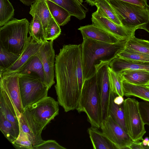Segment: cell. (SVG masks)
Instances as JSON below:
<instances>
[{"label":"cell","instance_id":"obj_29","mask_svg":"<svg viewBox=\"0 0 149 149\" xmlns=\"http://www.w3.org/2000/svg\"><path fill=\"white\" fill-rule=\"evenodd\" d=\"M95 6L103 15L114 23L122 25L117 15L108 0H97Z\"/></svg>","mask_w":149,"mask_h":149},{"label":"cell","instance_id":"obj_3","mask_svg":"<svg viewBox=\"0 0 149 149\" xmlns=\"http://www.w3.org/2000/svg\"><path fill=\"white\" fill-rule=\"evenodd\" d=\"M30 23L26 18H13L0 28V45L6 50L20 55L28 41Z\"/></svg>","mask_w":149,"mask_h":149},{"label":"cell","instance_id":"obj_48","mask_svg":"<svg viewBox=\"0 0 149 149\" xmlns=\"http://www.w3.org/2000/svg\"><path fill=\"white\" fill-rule=\"evenodd\" d=\"M147 87L149 88V84H148L146 86Z\"/></svg>","mask_w":149,"mask_h":149},{"label":"cell","instance_id":"obj_26","mask_svg":"<svg viewBox=\"0 0 149 149\" xmlns=\"http://www.w3.org/2000/svg\"><path fill=\"white\" fill-rule=\"evenodd\" d=\"M32 16L33 17L29 28V36L34 41L43 44L48 40L45 38L44 30L41 20L36 14H34Z\"/></svg>","mask_w":149,"mask_h":149},{"label":"cell","instance_id":"obj_19","mask_svg":"<svg viewBox=\"0 0 149 149\" xmlns=\"http://www.w3.org/2000/svg\"><path fill=\"white\" fill-rule=\"evenodd\" d=\"M98 128L91 127L88 131L93 149H117L102 132Z\"/></svg>","mask_w":149,"mask_h":149},{"label":"cell","instance_id":"obj_2","mask_svg":"<svg viewBox=\"0 0 149 149\" xmlns=\"http://www.w3.org/2000/svg\"><path fill=\"white\" fill-rule=\"evenodd\" d=\"M127 40L114 43L83 39L81 58L84 82L93 77L102 67L108 64L125 48Z\"/></svg>","mask_w":149,"mask_h":149},{"label":"cell","instance_id":"obj_34","mask_svg":"<svg viewBox=\"0 0 149 149\" xmlns=\"http://www.w3.org/2000/svg\"><path fill=\"white\" fill-rule=\"evenodd\" d=\"M117 57L132 61L149 62V56L125 48L118 54Z\"/></svg>","mask_w":149,"mask_h":149},{"label":"cell","instance_id":"obj_4","mask_svg":"<svg viewBox=\"0 0 149 149\" xmlns=\"http://www.w3.org/2000/svg\"><path fill=\"white\" fill-rule=\"evenodd\" d=\"M76 109L84 112L91 127L99 128L102 122L101 99L96 74L84 83L80 97Z\"/></svg>","mask_w":149,"mask_h":149},{"label":"cell","instance_id":"obj_9","mask_svg":"<svg viewBox=\"0 0 149 149\" xmlns=\"http://www.w3.org/2000/svg\"><path fill=\"white\" fill-rule=\"evenodd\" d=\"M102 132L117 149H128L134 141L128 133L109 115L102 121Z\"/></svg>","mask_w":149,"mask_h":149},{"label":"cell","instance_id":"obj_18","mask_svg":"<svg viewBox=\"0 0 149 149\" xmlns=\"http://www.w3.org/2000/svg\"><path fill=\"white\" fill-rule=\"evenodd\" d=\"M108 66L114 72L120 74L128 70H145L149 71V62L129 60L117 57L109 64Z\"/></svg>","mask_w":149,"mask_h":149},{"label":"cell","instance_id":"obj_36","mask_svg":"<svg viewBox=\"0 0 149 149\" xmlns=\"http://www.w3.org/2000/svg\"><path fill=\"white\" fill-rule=\"evenodd\" d=\"M12 144L19 149H33V145L26 134L20 127V132L17 139Z\"/></svg>","mask_w":149,"mask_h":149},{"label":"cell","instance_id":"obj_31","mask_svg":"<svg viewBox=\"0 0 149 149\" xmlns=\"http://www.w3.org/2000/svg\"><path fill=\"white\" fill-rule=\"evenodd\" d=\"M108 71L112 91L117 95L123 97L124 96L123 79L121 75L114 72L109 66Z\"/></svg>","mask_w":149,"mask_h":149},{"label":"cell","instance_id":"obj_49","mask_svg":"<svg viewBox=\"0 0 149 149\" xmlns=\"http://www.w3.org/2000/svg\"><path fill=\"white\" fill-rule=\"evenodd\" d=\"M45 1H47V0H49V1H51V0H45Z\"/></svg>","mask_w":149,"mask_h":149},{"label":"cell","instance_id":"obj_44","mask_svg":"<svg viewBox=\"0 0 149 149\" xmlns=\"http://www.w3.org/2000/svg\"><path fill=\"white\" fill-rule=\"evenodd\" d=\"M97 0H86V1L89 5L93 6H95Z\"/></svg>","mask_w":149,"mask_h":149},{"label":"cell","instance_id":"obj_13","mask_svg":"<svg viewBox=\"0 0 149 149\" xmlns=\"http://www.w3.org/2000/svg\"><path fill=\"white\" fill-rule=\"evenodd\" d=\"M18 118L20 127L27 134L33 147L43 142L41 134L44 128L35 121L27 108L24 109Z\"/></svg>","mask_w":149,"mask_h":149},{"label":"cell","instance_id":"obj_46","mask_svg":"<svg viewBox=\"0 0 149 149\" xmlns=\"http://www.w3.org/2000/svg\"><path fill=\"white\" fill-rule=\"evenodd\" d=\"M79 1L81 4H82V3L83 2V0H78Z\"/></svg>","mask_w":149,"mask_h":149},{"label":"cell","instance_id":"obj_20","mask_svg":"<svg viewBox=\"0 0 149 149\" xmlns=\"http://www.w3.org/2000/svg\"><path fill=\"white\" fill-rule=\"evenodd\" d=\"M30 9L31 15L36 14L41 19L45 32L52 17L46 1L37 0L31 6Z\"/></svg>","mask_w":149,"mask_h":149},{"label":"cell","instance_id":"obj_42","mask_svg":"<svg viewBox=\"0 0 149 149\" xmlns=\"http://www.w3.org/2000/svg\"><path fill=\"white\" fill-rule=\"evenodd\" d=\"M24 5L29 6H31L37 0H19Z\"/></svg>","mask_w":149,"mask_h":149},{"label":"cell","instance_id":"obj_12","mask_svg":"<svg viewBox=\"0 0 149 149\" xmlns=\"http://www.w3.org/2000/svg\"><path fill=\"white\" fill-rule=\"evenodd\" d=\"M97 84L101 99L102 121L108 116L111 88L108 71V64L101 68L96 73Z\"/></svg>","mask_w":149,"mask_h":149},{"label":"cell","instance_id":"obj_15","mask_svg":"<svg viewBox=\"0 0 149 149\" xmlns=\"http://www.w3.org/2000/svg\"><path fill=\"white\" fill-rule=\"evenodd\" d=\"M29 37L27 43L19 58L12 65L0 71V76L16 72L32 57L37 54L42 44L34 41Z\"/></svg>","mask_w":149,"mask_h":149},{"label":"cell","instance_id":"obj_45","mask_svg":"<svg viewBox=\"0 0 149 149\" xmlns=\"http://www.w3.org/2000/svg\"><path fill=\"white\" fill-rule=\"evenodd\" d=\"M148 142V141L145 140V139H143V140H142V144L144 146H147Z\"/></svg>","mask_w":149,"mask_h":149},{"label":"cell","instance_id":"obj_24","mask_svg":"<svg viewBox=\"0 0 149 149\" xmlns=\"http://www.w3.org/2000/svg\"><path fill=\"white\" fill-rule=\"evenodd\" d=\"M117 95L111 91L108 114L127 133L124 118L123 103L120 105L116 104L114 99Z\"/></svg>","mask_w":149,"mask_h":149},{"label":"cell","instance_id":"obj_1","mask_svg":"<svg viewBox=\"0 0 149 149\" xmlns=\"http://www.w3.org/2000/svg\"><path fill=\"white\" fill-rule=\"evenodd\" d=\"M55 88L59 104L65 112L76 109L84 83L81 45H63L55 57Z\"/></svg>","mask_w":149,"mask_h":149},{"label":"cell","instance_id":"obj_14","mask_svg":"<svg viewBox=\"0 0 149 149\" xmlns=\"http://www.w3.org/2000/svg\"><path fill=\"white\" fill-rule=\"evenodd\" d=\"M19 74L17 72L0 76V87L7 93L16 109L18 117L23 112L19 84Z\"/></svg>","mask_w":149,"mask_h":149},{"label":"cell","instance_id":"obj_6","mask_svg":"<svg viewBox=\"0 0 149 149\" xmlns=\"http://www.w3.org/2000/svg\"><path fill=\"white\" fill-rule=\"evenodd\" d=\"M19 84L23 109L47 97L48 86L37 74H19Z\"/></svg>","mask_w":149,"mask_h":149},{"label":"cell","instance_id":"obj_33","mask_svg":"<svg viewBox=\"0 0 149 149\" xmlns=\"http://www.w3.org/2000/svg\"><path fill=\"white\" fill-rule=\"evenodd\" d=\"M20 55L8 51L0 45V71L12 65Z\"/></svg>","mask_w":149,"mask_h":149},{"label":"cell","instance_id":"obj_32","mask_svg":"<svg viewBox=\"0 0 149 149\" xmlns=\"http://www.w3.org/2000/svg\"><path fill=\"white\" fill-rule=\"evenodd\" d=\"M14 15L13 7L9 0H0V26L9 21Z\"/></svg>","mask_w":149,"mask_h":149},{"label":"cell","instance_id":"obj_30","mask_svg":"<svg viewBox=\"0 0 149 149\" xmlns=\"http://www.w3.org/2000/svg\"><path fill=\"white\" fill-rule=\"evenodd\" d=\"M0 130L5 137L12 143L18 137L16 130L12 123L0 112Z\"/></svg>","mask_w":149,"mask_h":149},{"label":"cell","instance_id":"obj_37","mask_svg":"<svg viewBox=\"0 0 149 149\" xmlns=\"http://www.w3.org/2000/svg\"><path fill=\"white\" fill-rule=\"evenodd\" d=\"M139 108L144 123L149 126V102H139Z\"/></svg>","mask_w":149,"mask_h":149},{"label":"cell","instance_id":"obj_21","mask_svg":"<svg viewBox=\"0 0 149 149\" xmlns=\"http://www.w3.org/2000/svg\"><path fill=\"white\" fill-rule=\"evenodd\" d=\"M120 74L124 80L132 84L146 86L149 84V71L146 70H128Z\"/></svg>","mask_w":149,"mask_h":149},{"label":"cell","instance_id":"obj_41","mask_svg":"<svg viewBox=\"0 0 149 149\" xmlns=\"http://www.w3.org/2000/svg\"><path fill=\"white\" fill-rule=\"evenodd\" d=\"M124 100L123 96L116 95L114 99V102L116 104L120 105L122 104Z\"/></svg>","mask_w":149,"mask_h":149},{"label":"cell","instance_id":"obj_8","mask_svg":"<svg viewBox=\"0 0 149 149\" xmlns=\"http://www.w3.org/2000/svg\"><path fill=\"white\" fill-rule=\"evenodd\" d=\"M59 104L47 97L26 108L35 121L44 128L59 113Z\"/></svg>","mask_w":149,"mask_h":149},{"label":"cell","instance_id":"obj_28","mask_svg":"<svg viewBox=\"0 0 149 149\" xmlns=\"http://www.w3.org/2000/svg\"><path fill=\"white\" fill-rule=\"evenodd\" d=\"M125 48L149 56V41L137 38L135 35L127 40Z\"/></svg>","mask_w":149,"mask_h":149},{"label":"cell","instance_id":"obj_23","mask_svg":"<svg viewBox=\"0 0 149 149\" xmlns=\"http://www.w3.org/2000/svg\"><path fill=\"white\" fill-rule=\"evenodd\" d=\"M67 10L71 16L79 20L85 18L86 11L78 0H51Z\"/></svg>","mask_w":149,"mask_h":149},{"label":"cell","instance_id":"obj_27","mask_svg":"<svg viewBox=\"0 0 149 149\" xmlns=\"http://www.w3.org/2000/svg\"><path fill=\"white\" fill-rule=\"evenodd\" d=\"M123 84L124 95L136 97L149 102V88L146 86L132 84L124 80Z\"/></svg>","mask_w":149,"mask_h":149},{"label":"cell","instance_id":"obj_5","mask_svg":"<svg viewBox=\"0 0 149 149\" xmlns=\"http://www.w3.org/2000/svg\"><path fill=\"white\" fill-rule=\"evenodd\" d=\"M122 26L130 29H141L149 21V9L118 0H108Z\"/></svg>","mask_w":149,"mask_h":149},{"label":"cell","instance_id":"obj_38","mask_svg":"<svg viewBox=\"0 0 149 149\" xmlns=\"http://www.w3.org/2000/svg\"><path fill=\"white\" fill-rule=\"evenodd\" d=\"M66 149L54 140L44 141L41 144L33 147V149Z\"/></svg>","mask_w":149,"mask_h":149},{"label":"cell","instance_id":"obj_43","mask_svg":"<svg viewBox=\"0 0 149 149\" xmlns=\"http://www.w3.org/2000/svg\"><path fill=\"white\" fill-rule=\"evenodd\" d=\"M147 7L149 9V6L148 5ZM141 29L145 30L149 33V21L147 23L142 26Z\"/></svg>","mask_w":149,"mask_h":149},{"label":"cell","instance_id":"obj_40","mask_svg":"<svg viewBox=\"0 0 149 149\" xmlns=\"http://www.w3.org/2000/svg\"><path fill=\"white\" fill-rule=\"evenodd\" d=\"M148 149L147 146H144L142 142L140 141H133L130 147V149Z\"/></svg>","mask_w":149,"mask_h":149},{"label":"cell","instance_id":"obj_39","mask_svg":"<svg viewBox=\"0 0 149 149\" xmlns=\"http://www.w3.org/2000/svg\"><path fill=\"white\" fill-rule=\"evenodd\" d=\"M129 3L139 5L144 7L148 5L147 0H118Z\"/></svg>","mask_w":149,"mask_h":149},{"label":"cell","instance_id":"obj_35","mask_svg":"<svg viewBox=\"0 0 149 149\" xmlns=\"http://www.w3.org/2000/svg\"><path fill=\"white\" fill-rule=\"evenodd\" d=\"M60 26L52 16L45 32V39L47 40H54L58 37L61 33Z\"/></svg>","mask_w":149,"mask_h":149},{"label":"cell","instance_id":"obj_7","mask_svg":"<svg viewBox=\"0 0 149 149\" xmlns=\"http://www.w3.org/2000/svg\"><path fill=\"white\" fill-rule=\"evenodd\" d=\"M123 108L127 133L134 141L143 140L146 131L139 108V102L133 98L124 100Z\"/></svg>","mask_w":149,"mask_h":149},{"label":"cell","instance_id":"obj_22","mask_svg":"<svg viewBox=\"0 0 149 149\" xmlns=\"http://www.w3.org/2000/svg\"><path fill=\"white\" fill-rule=\"evenodd\" d=\"M16 72L19 74L31 73L36 74L45 84V74L43 67L41 61L36 54L32 57Z\"/></svg>","mask_w":149,"mask_h":149},{"label":"cell","instance_id":"obj_17","mask_svg":"<svg viewBox=\"0 0 149 149\" xmlns=\"http://www.w3.org/2000/svg\"><path fill=\"white\" fill-rule=\"evenodd\" d=\"M78 29L81 32L83 39L89 38L110 43H116L121 41L115 36L93 24L80 26Z\"/></svg>","mask_w":149,"mask_h":149},{"label":"cell","instance_id":"obj_10","mask_svg":"<svg viewBox=\"0 0 149 149\" xmlns=\"http://www.w3.org/2000/svg\"><path fill=\"white\" fill-rule=\"evenodd\" d=\"M91 20L93 24L121 40H127L135 35L136 30L128 29L114 23L97 10L92 13Z\"/></svg>","mask_w":149,"mask_h":149},{"label":"cell","instance_id":"obj_11","mask_svg":"<svg viewBox=\"0 0 149 149\" xmlns=\"http://www.w3.org/2000/svg\"><path fill=\"white\" fill-rule=\"evenodd\" d=\"M53 40L43 43L36 55L42 64L45 74V83L50 89L54 84L55 54Z\"/></svg>","mask_w":149,"mask_h":149},{"label":"cell","instance_id":"obj_25","mask_svg":"<svg viewBox=\"0 0 149 149\" xmlns=\"http://www.w3.org/2000/svg\"><path fill=\"white\" fill-rule=\"evenodd\" d=\"M46 1L52 16L60 26L65 25L70 21L71 15L66 9L51 1Z\"/></svg>","mask_w":149,"mask_h":149},{"label":"cell","instance_id":"obj_16","mask_svg":"<svg viewBox=\"0 0 149 149\" xmlns=\"http://www.w3.org/2000/svg\"><path fill=\"white\" fill-rule=\"evenodd\" d=\"M0 92V112L13 124L18 136L20 127L15 107L8 94L1 87Z\"/></svg>","mask_w":149,"mask_h":149},{"label":"cell","instance_id":"obj_47","mask_svg":"<svg viewBox=\"0 0 149 149\" xmlns=\"http://www.w3.org/2000/svg\"><path fill=\"white\" fill-rule=\"evenodd\" d=\"M147 146L149 147V140L148 142Z\"/></svg>","mask_w":149,"mask_h":149}]
</instances>
